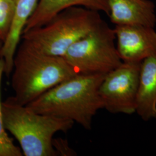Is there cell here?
I'll return each instance as SVG.
<instances>
[{"instance_id": "cell-2", "label": "cell", "mask_w": 156, "mask_h": 156, "mask_svg": "<svg viewBox=\"0 0 156 156\" xmlns=\"http://www.w3.org/2000/svg\"><path fill=\"white\" fill-rule=\"evenodd\" d=\"M75 75L62 57L42 53L20 41L11 75L14 92L12 97L17 103L26 106Z\"/></svg>"}, {"instance_id": "cell-16", "label": "cell", "mask_w": 156, "mask_h": 156, "mask_svg": "<svg viewBox=\"0 0 156 156\" xmlns=\"http://www.w3.org/2000/svg\"><path fill=\"white\" fill-rule=\"evenodd\" d=\"M13 1H15V2H16L17 1V0H13Z\"/></svg>"}, {"instance_id": "cell-10", "label": "cell", "mask_w": 156, "mask_h": 156, "mask_svg": "<svg viewBox=\"0 0 156 156\" xmlns=\"http://www.w3.org/2000/svg\"><path fill=\"white\" fill-rule=\"evenodd\" d=\"M75 6L102 12L108 15L109 12L107 0H39L33 15L26 23L23 33L44 25L61 12Z\"/></svg>"}, {"instance_id": "cell-8", "label": "cell", "mask_w": 156, "mask_h": 156, "mask_svg": "<svg viewBox=\"0 0 156 156\" xmlns=\"http://www.w3.org/2000/svg\"><path fill=\"white\" fill-rule=\"evenodd\" d=\"M109 15L115 25H138L154 27L155 5L150 0H107Z\"/></svg>"}, {"instance_id": "cell-5", "label": "cell", "mask_w": 156, "mask_h": 156, "mask_svg": "<svg viewBox=\"0 0 156 156\" xmlns=\"http://www.w3.org/2000/svg\"><path fill=\"white\" fill-rule=\"evenodd\" d=\"M114 28L101 22L67 50L63 58L76 74L106 75L123 62L117 52Z\"/></svg>"}, {"instance_id": "cell-4", "label": "cell", "mask_w": 156, "mask_h": 156, "mask_svg": "<svg viewBox=\"0 0 156 156\" xmlns=\"http://www.w3.org/2000/svg\"><path fill=\"white\" fill-rule=\"evenodd\" d=\"M102 20L98 12L80 6L71 7L44 25L24 32L21 41L42 53L63 57L71 45Z\"/></svg>"}, {"instance_id": "cell-12", "label": "cell", "mask_w": 156, "mask_h": 156, "mask_svg": "<svg viewBox=\"0 0 156 156\" xmlns=\"http://www.w3.org/2000/svg\"><path fill=\"white\" fill-rule=\"evenodd\" d=\"M4 60L0 57V156H22L20 147L15 145L11 138L8 135L4 127L1 101V88L2 79L4 74Z\"/></svg>"}, {"instance_id": "cell-13", "label": "cell", "mask_w": 156, "mask_h": 156, "mask_svg": "<svg viewBox=\"0 0 156 156\" xmlns=\"http://www.w3.org/2000/svg\"><path fill=\"white\" fill-rule=\"evenodd\" d=\"M16 2L13 0H0V41L5 40L13 20Z\"/></svg>"}, {"instance_id": "cell-14", "label": "cell", "mask_w": 156, "mask_h": 156, "mask_svg": "<svg viewBox=\"0 0 156 156\" xmlns=\"http://www.w3.org/2000/svg\"><path fill=\"white\" fill-rule=\"evenodd\" d=\"M53 147L56 151L57 156H76V153L69 145L67 140L62 138H53L52 142Z\"/></svg>"}, {"instance_id": "cell-9", "label": "cell", "mask_w": 156, "mask_h": 156, "mask_svg": "<svg viewBox=\"0 0 156 156\" xmlns=\"http://www.w3.org/2000/svg\"><path fill=\"white\" fill-rule=\"evenodd\" d=\"M39 0H17L13 20L9 33L2 43L0 57L5 62L4 74L9 77L13 70V59L20 43L23 31L30 17L33 15Z\"/></svg>"}, {"instance_id": "cell-1", "label": "cell", "mask_w": 156, "mask_h": 156, "mask_svg": "<svg viewBox=\"0 0 156 156\" xmlns=\"http://www.w3.org/2000/svg\"><path fill=\"white\" fill-rule=\"evenodd\" d=\"M105 75L76 74L26 106L37 113L69 120L91 130L95 115L104 109L100 88Z\"/></svg>"}, {"instance_id": "cell-3", "label": "cell", "mask_w": 156, "mask_h": 156, "mask_svg": "<svg viewBox=\"0 0 156 156\" xmlns=\"http://www.w3.org/2000/svg\"><path fill=\"white\" fill-rule=\"evenodd\" d=\"M4 127L19 142L24 156H57L52 142L58 132L66 133L74 122L34 111L12 97L1 104Z\"/></svg>"}, {"instance_id": "cell-6", "label": "cell", "mask_w": 156, "mask_h": 156, "mask_svg": "<svg viewBox=\"0 0 156 156\" xmlns=\"http://www.w3.org/2000/svg\"><path fill=\"white\" fill-rule=\"evenodd\" d=\"M141 62H123L106 74L100 88L104 109L113 114L135 113Z\"/></svg>"}, {"instance_id": "cell-15", "label": "cell", "mask_w": 156, "mask_h": 156, "mask_svg": "<svg viewBox=\"0 0 156 156\" xmlns=\"http://www.w3.org/2000/svg\"><path fill=\"white\" fill-rule=\"evenodd\" d=\"M2 45V42L0 41V50H1V48Z\"/></svg>"}, {"instance_id": "cell-7", "label": "cell", "mask_w": 156, "mask_h": 156, "mask_svg": "<svg viewBox=\"0 0 156 156\" xmlns=\"http://www.w3.org/2000/svg\"><path fill=\"white\" fill-rule=\"evenodd\" d=\"M116 48L124 62H141L156 56V31L154 27L138 25H116Z\"/></svg>"}, {"instance_id": "cell-11", "label": "cell", "mask_w": 156, "mask_h": 156, "mask_svg": "<svg viewBox=\"0 0 156 156\" xmlns=\"http://www.w3.org/2000/svg\"><path fill=\"white\" fill-rule=\"evenodd\" d=\"M135 113L145 122L156 119V56L140 64Z\"/></svg>"}]
</instances>
